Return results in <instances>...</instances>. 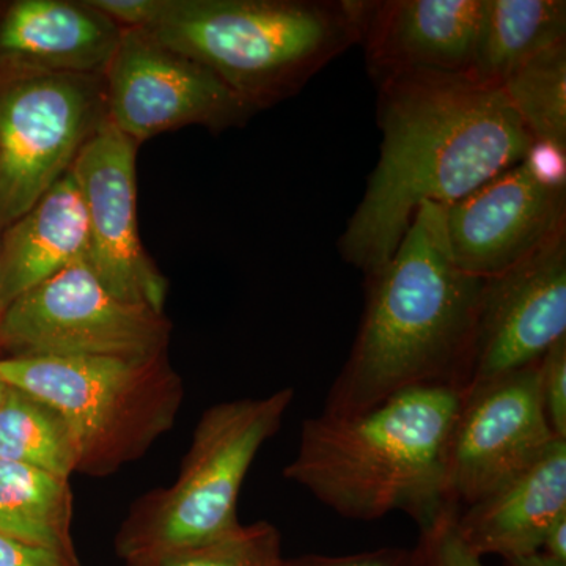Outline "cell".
Instances as JSON below:
<instances>
[{"label": "cell", "mask_w": 566, "mask_h": 566, "mask_svg": "<svg viewBox=\"0 0 566 566\" xmlns=\"http://www.w3.org/2000/svg\"><path fill=\"white\" fill-rule=\"evenodd\" d=\"M504 566H566V562L538 553L528 554V556L504 558Z\"/></svg>", "instance_id": "cell-29"}, {"label": "cell", "mask_w": 566, "mask_h": 566, "mask_svg": "<svg viewBox=\"0 0 566 566\" xmlns=\"http://www.w3.org/2000/svg\"><path fill=\"white\" fill-rule=\"evenodd\" d=\"M0 460L69 480L77 471L76 444L61 412L13 386L0 406Z\"/></svg>", "instance_id": "cell-20"}, {"label": "cell", "mask_w": 566, "mask_h": 566, "mask_svg": "<svg viewBox=\"0 0 566 566\" xmlns=\"http://www.w3.org/2000/svg\"><path fill=\"white\" fill-rule=\"evenodd\" d=\"M70 480L0 460V534L77 556Z\"/></svg>", "instance_id": "cell-19"}, {"label": "cell", "mask_w": 566, "mask_h": 566, "mask_svg": "<svg viewBox=\"0 0 566 566\" xmlns=\"http://www.w3.org/2000/svg\"><path fill=\"white\" fill-rule=\"evenodd\" d=\"M87 212L70 170L9 227L0 241V314L39 283L87 262Z\"/></svg>", "instance_id": "cell-17"}, {"label": "cell", "mask_w": 566, "mask_h": 566, "mask_svg": "<svg viewBox=\"0 0 566 566\" xmlns=\"http://www.w3.org/2000/svg\"><path fill=\"white\" fill-rule=\"evenodd\" d=\"M565 41V0H485L469 76L499 87L539 52Z\"/></svg>", "instance_id": "cell-18"}, {"label": "cell", "mask_w": 566, "mask_h": 566, "mask_svg": "<svg viewBox=\"0 0 566 566\" xmlns=\"http://www.w3.org/2000/svg\"><path fill=\"white\" fill-rule=\"evenodd\" d=\"M463 398L453 387H420L359 415L322 412L304 420L283 476L348 520L403 512L427 531L455 512L446 495V450Z\"/></svg>", "instance_id": "cell-3"}, {"label": "cell", "mask_w": 566, "mask_h": 566, "mask_svg": "<svg viewBox=\"0 0 566 566\" xmlns=\"http://www.w3.org/2000/svg\"><path fill=\"white\" fill-rule=\"evenodd\" d=\"M485 0H354L375 82L409 71L471 74Z\"/></svg>", "instance_id": "cell-14"}, {"label": "cell", "mask_w": 566, "mask_h": 566, "mask_svg": "<svg viewBox=\"0 0 566 566\" xmlns=\"http://www.w3.org/2000/svg\"><path fill=\"white\" fill-rule=\"evenodd\" d=\"M122 31H144L155 21L161 0H88Z\"/></svg>", "instance_id": "cell-27"}, {"label": "cell", "mask_w": 566, "mask_h": 566, "mask_svg": "<svg viewBox=\"0 0 566 566\" xmlns=\"http://www.w3.org/2000/svg\"><path fill=\"white\" fill-rule=\"evenodd\" d=\"M106 118L142 145L186 126L221 133L255 114L216 74L145 31H123L104 70Z\"/></svg>", "instance_id": "cell-10"}, {"label": "cell", "mask_w": 566, "mask_h": 566, "mask_svg": "<svg viewBox=\"0 0 566 566\" xmlns=\"http://www.w3.org/2000/svg\"><path fill=\"white\" fill-rule=\"evenodd\" d=\"M282 535L273 523L241 524L202 545L133 558L125 566H283Z\"/></svg>", "instance_id": "cell-22"}, {"label": "cell", "mask_w": 566, "mask_h": 566, "mask_svg": "<svg viewBox=\"0 0 566 566\" xmlns=\"http://www.w3.org/2000/svg\"><path fill=\"white\" fill-rule=\"evenodd\" d=\"M139 147L106 118L70 172L87 212L88 266L114 296L164 314L169 282L145 252L137 227Z\"/></svg>", "instance_id": "cell-12"}, {"label": "cell", "mask_w": 566, "mask_h": 566, "mask_svg": "<svg viewBox=\"0 0 566 566\" xmlns=\"http://www.w3.org/2000/svg\"><path fill=\"white\" fill-rule=\"evenodd\" d=\"M566 337V233L483 281L465 390L543 359Z\"/></svg>", "instance_id": "cell-13"}, {"label": "cell", "mask_w": 566, "mask_h": 566, "mask_svg": "<svg viewBox=\"0 0 566 566\" xmlns=\"http://www.w3.org/2000/svg\"><path fill=\"white\" fill-rule=\"evenodd\" d=\"M0 566H84L80 557L0 534Z\"/></svg>", "instance_id": "cell-26"}, {"label": "cell", "mask_w": 566, "mask_h": 566, "mask_svg": "<svg viewBox=\"0 0 566 566\" xmlns=\"http://www.w3.org/2000/svg\"><path fill=\"white\" fill-rule=\"evenodd\" d=\"M499 88L535 144L566 150V41L539 52Z\"/></svg>", "instance_id": "cell-21"}, {"label": "cell", "mask_w": 566, "mask_h": 566, "mask_svg": "<svg viewBox=\"0 0 566 566\" xmlns=\"http://www.w3.org/2000/svg\"><path fill=\"white\" fill-rule=\"evenodd\" d=\"M283 566H419L415 547H379L349 556H319L308 554L296 558H285Z\"/></svg>", "instance_id": "cell-25"}, {"label": "cell", "mask_w": 566, "mask_h": 566, "mask_svg": "<svg viewBox=\"0 0 566 566\" xmlns=\"http://www.w3.org/2000/svg\"><path fill=\"white\" fill-rule=\"evenodd\" d=\"M170 333L163 312L114 296L87 262L39 283L0 314V342L17 356H159Z\"/></svg>", "instance_id": "cell-8"}, {"label": "cell", "mask_w": 566, "mask_h": 566, "mask_svg": "<svg viewBox=\"0 0 566 566\" xmlns=\"http://www.w3.org/2000/svg\"><path fill=\"white\" fill-rule=\"evenodd\" d=\"M457 515V512H447L438 523L420 532L415 547L419 566H486L457 535L453 527Z\"/></svg>", "instance_id": "cell-23"}, {"label": "cell", "mask_w": 566, "mask_h": 566, "mask_svg": "<svg viewBox=\"0 0 566 566\" xmlns=\"http://www.w3.org/2000/svg\"><path fill=\"white\" fill-rule=\"evenodd\" d=\"M376 85L381 153L338 241L365 277L392 259L423 203L450 207L534 145L501 88L469 74L409 71Z\"/></svg>", "instance_id": "cell-1"}, {"label": "cell", "mask_w": 566, "mask_h": 566, "mask_svg": "<svg viewBox=\"0 0 566 566\" xmlns=\"http://www.w3.org/2000/svg\"><path fill=\"white\" fill-rule=\"evenodd\" d=\"M542 553L547 556L566 562V516L560 517L547 532L545 542H543Z\"/></svg>", "instance_id": "cell-28"}, {"label": "cell", "mask_w": 566, "mask_h": 566, "mask_svg": "<svg viewBox=\"0 0 566 566\" xmlns=\"http://www.w3.org/2000/svg\"><path fill=\"white\" fill-rule=\"evenodd\" d=\"M104 120L103 74L11 65L0 81V229L69 172Z\"/></svg>", "instance_id": "cell-7"}, {"label": "cell", "mask_w": 566, "mask_h": 566, "mask_svg": "<svg viewBox=\"0 0 566 566\" xmlns=\"http://www.w3.org/2000/svg\"><path fill=\"white\" fill-rule=\"evenodd\" d=\"M444 219L460 270L504 273L566 233V150L534 142L515 166L444 208Z\"/></svg>", "instance_id": "cell-9"}, {"label": "cell", "mask_w": 566, "mask_h": 566, "mask_svg": "<svg viewBox=\"0 0 566 566\" xmlns=\"http://www.w3.org/2000/svg\"><path fill=\"white\" fill-rule=\"evenodd\" d=\"M7 385L43 400L69 423L76 474L109 476L140 460L172 430L185 385L169 356H13Z\"/></svg>", "instance_id": "cell-5"}, {"label": "cell", "mask_w": 566, "mask_h": 566, "mask_svg": "<svg viewBox=\"0 0 566 566\" xmlns=\"http://www.w3.org/2000/svg\"><path fill=\"white\" fill-rule=\"evenodd\" d=\"M7 390H9V385H7L6 379L0 375V406L3 403V398H6Z\"/></svg>", "instance_id": "cell-30"}, {"label": "cell", "mask_w": 566, "mask_h": 566, "mask_svg": "<svg viewBox=\"0 0 566 566\" xmlns=\"http://www.w3.org/2000/svg\"><path fill=\"white\" fill-rule=\"evenodd\" d=\"M293 387L208 408L197 422L177 480L134 502L115 535L123 562L202 545L241 526L238 499L262 447L281 430Z\"/></svg>", "instance_id": "cell-6"}, {"label": "cell", "mask_w": 566, "mask_h": 566, "mask_svg": "<svg viewBox=\"0 0 566 566\" xmlns=\"http://www.w3.org/2000/svg\"><path fill=\"white\" fill-rule=\"evenodd\" d=\"M483 281L453 262L444 207L423 203L392 259L365 277L359 331L323 415H359L420 387L465 390Z\"/></svg>", "instance_id": "cell-2"}, {"label": "cell", "mask_w": 566, "mask_h": 566, "mask_svg": "<svg viewBox=\"0 0 566 566\" xmlns=\"http://www.w3.org/2000/svg\"><path fill=\"white\" fill-rule=\"evenodd\" d=\"M564 516L566 441H556L534 464L458 512L453 527L475 556L504 560L538 553Z\"/></svg>", "instance_id": "cell-15"}, {"label": "cell", "mask_w": 566, "mask_h": 566, "mask_svg": "<svg viewBox=\"0 0 566 566\" xmlns=\"http://www.w3.org/2000/svg\"><path fill=\"white\" fill-rule=\"evenodd\" d=\"M557 439L543 412L539 363L464 390L446 450V495L461 512L539 460Z\"/></svg>", "instance_id": "cell-11"}, {"label": "cell", "mask_w": 566, "mask_h": 566, "mask_svg": "<svg viewBox=\"0 0 566 566\" xmlns=\"http://www.w3.org/2000/svg\"><path fill=\"white\" fill-rule=\"evenodd\" d=\"M144 31L255 111L296 95L357 44L354 0H161Z\"/></svg>", "instance_id": "cell-4"}, {"label": "cell", "mask_w": 566, "mask_h": 566, "mask_svg": "<svg viewBox=\"0 0 566 566\" xmlns=\"http://www.w3.org/2000/svg\"><path fill=\"white\" fill-rule=\"evenodd\" d=\"M122 32L88 0H18L0 20V57L24 69L103 74Z\"/></svg>", "instance_id": "cell-16"}, {"label": "cell", "mask_w": 566, "mask_h": 566, "mask_svg": "<svg viewBox=\"0 0 566 566\" xmlns=\"http://www.w3.org/2000/svg\"><path fill=\"white\" fill-rule=\"evenodd\" d=\"M539 397L554 436L566 439V337L539 360Z\"/></svg>", "instance_id": "cell-24"}]
</instances>
